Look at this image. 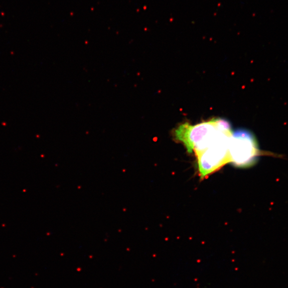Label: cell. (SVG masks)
<instances>
[{"label": "cell", "instance_id": "cell-3", "mask_svg": "<svg viewBox=\"0 0 288 288\" xmlns=\"http://www.w3.org/2000/svg\"><path fill=\"white\" fill-rule=\"evenodd\" d=\"M233 133H222L201 153L196 155L201 178L214 173L230 163L229 142Z\"/></svg>", "mask_w": 288, "mask_h": 288}, {"label": "cell", "instance_id": "cell-1", "mask_svg": "<svg viewBox=\"0 0 288 288\" xmlns=\"http://www.w3.org/2000/svg\"><path fill=\"white\" fill-rule=\"evenodd\" d=\"M229 122L223 118L212 119L196 125L186 122L174 131L176 140L183 143L189 153H201L224 132L232 131Z\"/></svg>", "mask_w": 288, "mask_h": 288}, {"label": "cell", "instance_id": "cell-2", "mask_svg": "<svg viewBox=\"0 0 288 288\" xmlns=\"http://www.w3.org/2000/svg\"><path fill=\"white\" fill-rule=\"evenodd\" d=\"M278 157V155L261 151L252 132L244 129L233 131L229 142L230 163L239 168L255 165L261 156Z\"/></svg>", "mask_w": 288, "mask_h": 288}]
</instances>
